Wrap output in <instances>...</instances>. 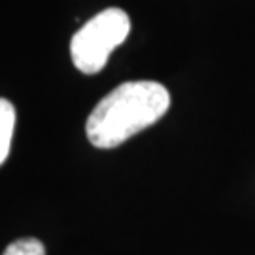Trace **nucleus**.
<instances>
[{
	"instance_id": "1",
	"label": "nucleus",
	"mask_w": 255,
	"mask_h": 255,
	"mask_svg": "<svg viewBox=\"0 0 255 255\" xmlns=\"http://www.w3.org/2000/svg\"><path fill=\"white\" fill-rule=\"evenodd\" d=\"M168 108L170 95L163 83L151 80L121 83L93 108L85 132L95 147L112 149L157 123Z\"/></svg>"
},
{
	"instance_id": "2",
	"label": "nucleus",
	"mask_w": 255,
	"mask_h": 255,
	"mask_svg": "<svg viewBox=\"0 0 255 255\" xmlns=\"http://www.w3.org/2000/svg\"><path fill=\"white\" fill-rule=\"evenodd\" d=\"M130 19L121 8L102 9L93 15L70 40L74 66L83 74H97L108 63L112 51L127 40Z\"/></svg>"
},
{
	"instance_id": "3",
	"label": "nucleus",
	"mask_w": 255,
	"mask_h": 255,
	"mask_svg": "<svg viewBox=\"0 0 255 255\" xmlns=\"http://www.w3.org/2000/svg\"><path fill=\"white\" fill-rule=\"evenodd\" d=\"M15 127V108L6 99H0V166L8 159Z\"/></svg>"
},
{
	"instance_id": "4",
	"label": "nucleus",
	"mask_w": 255,
	"mask_h": 255,
	"mask_svg": "<svg viewBox=\"0 0 255 255\" xmlns=\"http://www.w3.org/2000/svg\"><path fill=\"white\" fill-rule=\"evenodd\" d=\"M2 255H46V250L38 238H19L8 244Z\"/></svg>"
}]
</instances>
